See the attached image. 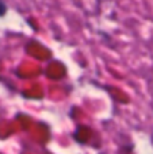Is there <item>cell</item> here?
Segmentation results:
<instances>
[{"label": "cell", "instance_id": "6da1fadb", "mask_svg": "<svg viewBox=\"0 0 153 154\" xmlns=\"http://www.w3.org/2000/svg\"><path fill=\"white\" fill-rule=\"evenodd\" d=\"M5 12H7V5L3 0H0V16H3Z\"/></svg>", "mask_w": 153, "mask_h": 154}]
</instances>
